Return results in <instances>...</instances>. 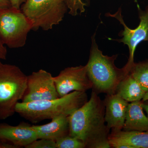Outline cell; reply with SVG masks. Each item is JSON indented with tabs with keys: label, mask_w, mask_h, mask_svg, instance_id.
<instances>
[{
	"label": "cell",
	"mask_w": 148,
	"mask_h": 148,
	"mask_svg": "<svg viewBox=\"0 0 148 148\" xmlns=\"http://www.w3.org/2000/svg\"><path fill=\"white\" fill-rule=\"evenodd\" d=\"M105 115L103 101L92 90L90 99L69 116V135L81 140L86 148H111Z\"/></svg>",
	"instance_id": "cell-1"
},
{
	"label": "cell",
	"mask_w": 148,
	"mask_h": 148,
	"mask_svg": "<svg viewBox=\"0 0 148 148\" xmlns=\"http://www.w3.org/2000/svg\"><path fill=\"white\" fill-rule=\"evenodd\" d=\"M56 148H84L83 142L70 135H66L56 141Z\"/></svg>",
	"instance_id": "cell-17"
},
{
	"label": "cell",
	"mask_w": 148,
	"mask_h": 148,
	"mask_svg": "<svg viewBox=\"0 0 148 148\" xmlns=\"http://www.w3.org/2000/svg\"><path fill=\"white\" fill-rule=\"evenodd\" d=\"M105 119L111 132H119L124 125L128 102L117 93L106 94L104 101Z\"/></svg>",
	"instance_id": "cell-10"
},
{
	"label": "cell",
	"mask_w": 148,
	"mask_h": 148,
	"mask_svg": "<svg viewBox=\"0 0 148 148\" xmlns=\"http://www.w3.org/2000/svg\"><path fill=\"white\" fill-rule=\"evenodd\" d=\"M143 100L128 104L122 130L125 131L148 130V117L144 112Z\"/></svg>",
	"instance_id": "cell-14"
},
{
	"label": "cell",
	"mask_w": 148,
	"mask_h": 148,
	"mask_svg": "<svg viewBox=\"0 0 148 148\" xmlns=\"http://www.w3.org/2000/svg\"><path fill=\"white\" fill-rule=\"evenodd\" d=\"M0 148H15V147L12 145L2 142L0 140Z\"/></svg>",
	"instance_id": "cell-23"
},
{
	"label": "cell",
	"mask_w": 148,
	"mask_h": 148,
	"mask_svg": "<svg viewBox=\"0 0 148 148\" xmlns=\"http://www.w3.org/2000/svg\"><path fill=\"white\" fill-rule=\"evenodd\" d=\"M108 140L111 148H148V130L111 132Z\"/></svg>",
	"instance_id": "cell-12"
},
{
	"label": "cell",
	"mask_w": 148,
	"mask_h": 148,
	"mask_svg": "<svg viewBox=\"0 0 148 148\" xmlns=\"http://www.w3.org/2000/svg\"><path fill=\"white\" fill-rule=\"evenodd\" d=\"M69 14L73 16L83 13L88 0H66Z\"/></svg>",
	"instance_id": "cell-18"
},
{
	"label": "cell",
	"mask_w": 148,
	"mask_h": 148,
	"mask_svg": "<svg viewBox=\"0 0 148 148\" xmlns=\"http://www.w3.org/2000/svg\"><path fill=\"white\" fill-rule=\"evenodd\" d=\"M116 93L127 102H132L143 100L146 92L128 74L119 83Z\"/></svg>",
	"instance_id": "cell-15"
},
{
	"label": "cell",
	"mask_w": 148,
	"mask_h": 148,
	"mask_svg": "<svg viewBox=\"0 0 148 148\" xmlns=\"http://www.w3.org/2000/svg\"><path fill=\"white\" fill-rule=\"evenodd\" d=\"M59 97L50 73L41 69L27 76V88L22 102L53 100Z\"/></svg>",
	"instance_id": "cell-8"
},
{
	"label": "cell",
	"mask_w": 148,
	"mask_h": 148,
	"mask_svg": "<svg viewBox=\"0 0 148 148\" xmlns=\"http://www.w3.org/2000/svg\"><path fill=\"white\" fill-rule=\"evenodd\" d=\"M143 101V109H144V110L145 111L148 117V100Z\"/></svg>",
	"instance_id": "cell-24"
},
{
	"label": "cell",
	"mask_w": 148,
	"mask_h": 148,
	"mask_svg": "<svg viewBox=\"0 0 148 148\" xmlns=\"http://www.w3.org/2000/svg\"><path fill=\"white\" fill-rule=\"evenodd\" d=\"M27 76L18 66L0 61V120L15 113V106L21 100L27 86Z\"/></svg>",
	"instance_id": "cell-4"
},
{
	"label": "cell",
	"mask_w": 148,
	"mask_h": 148,
	"mask_svg": "<svg viewBox=\"0 0 148 148\" xmlns=\"http://www.w3.org/2000/svg\"><path fill=\"white\" fill-rule=\"evenodd\" d=\"M12 7L10 0H0V8Z\"/></svg>",
	"instance_id": "cell-22"
},
{
	"label": "cell",
	"mask_w": 148,
	"mask_h": 148,
	"mask_svg": "<svg viewBox=\"0 0 148 148\" xmlns=\"http://www.w3.org/2000/svg\"><path fill=\"white\" fill-rule=\"evenodd\" d=\"M38 139L32 125L22 122L16 126L0 123V140L15 148L25 147Z\"/></svg>",
	"instance_id": "cell-11"
},
{
	"label": "cell",
	"mask_w": 148,
	"mask_h": 148,
	"mask_svg": "<svg viewBox=\"0 0 148 148\" xmlns=\"http://www.w3.org/2000/svg\"><path fill=\"white\" fill-rule=\"evenodd\" d=\"M69 116H60L52 119L47 124L32 125L38 139H46L55 142L69 135Z\"/></svg>",
	"instance_id": "cell-13"
},
{
	"label": "cell",
	"mask_w": 148,
	"mask_h": 148,
	"mask_svg": "<svg viewBox=\"0 0 148 148\" xmlns=\"http://www.w3.org/2000/svg\"><path fill=\"white\" fill-rule=\"evenodd\" d=\"M95 36L96 33L91 37L90 55L85 66L88 76L92 83V90L97 94H114L119 83L128 74L123 67L119 69L116 66L118 54H103L98 48Z\"/></svg>",
	"instance_id": "cell-2"
},
{
	"label": "cell",
	"mask_w": 148,
	"mask_h": 148,
	"mask_svg": "<svg viewBox=\"0 0 148 148\" xmlns=\"http://www.w3.org/2000/svg\"><path fill=\"white\" fill-rule=\"evenodd\" d=\"M7 54V51L6 48L0 39V61L1 60H5L6 58Z\"/></svg>",
	"instance_id": "cell-20"
},
{
	"label": "cell",
	"mask_w": 148,
	"mask_h": 148,
	"mask_svg": "<svg viewBox=\"0 0 148 148\" xmlns=\"http://www.w3.org/2000/svg\"><path fill=\"white\" fill-rule=\"evenodd\" d=\"M145 92L148 91V59L134 63L129 73Z\"/></svg>",
	"instance_id": "cell-16"
},
{
	"label": "cell",
	"mask_w": 148,
	"mask_h": 148,
	"mask_svg": "<svg viewBox=\"0 0 148 148\" xmlns=\"http://www.w3.org/2000/svg\"><path fill=\"white\" fill-rule=\"evenodd\" d=\"M88 101L86 92L75 91L53 100L18 102L15 106V112L31 122L36 123L60 116H69Z\"/></svg>",
	"instance_id": "cell-3"
},
{
	"label": "cell",
	"mask_w": 148,
	"mask_h": 148,
	"mask_svg": "<svg viewBox=\"0 0 148 148\" xmlns=\"http://www.w3.org/2000/svg\"><path fill=\"white\" fill-rule=\"evenodd\" d=\"M10 1L12 7L17 9H20L21 5L26 1V0H10Z\"/></svg>",
	"instance_id": "cell-21"
},
{
	"label": "cell",
	"mask_w": 148,
	"mask_h": 148,
	"mask_svg": "<svg viewBox=\"0 0 148 148\" xmlns=\"http://www.w3.org/2000/svg\"><path fill=\"white\" fill-rule=\"evenodd\" d=\"M53 80L59 97L75 91L86 92L92 88L85 66L66 68Z\"/></svg>",
	"instance_id": "cell-9"
},
{
	"label": "cell",
	"mask_w": 148,
	"mask_h": 148,
	"mask_svg": "<svg viewBox=\"0 0 148 148\" xmlns=\"http://www.w3.org/2000/svg\"><path fill=\"white\" fill-rule=\"evenodd\" d=\"M32 30V24L20 9L0 8V39L10 48L23 47Z\"/></svg>",
	"instance_id": "cell-6"
},
{
	"label": "cell",
	"mask_w": 148,
	"mask_h": 148,
	"mask_svg": "<svg viewBox=\"0 0 148 148\" xmlns=\"http://www.w3.org/2000/svg\"><path fill=\"white\" fill-rule=\"evenodd\" d=\"M26 148H56L55 141L46 139H38L25 147Z\"/></svg>",
	"instance_id": "cell-19"
},
{
	"label": "cell",
	"mask_w": 148,
	"mask_h": 148,
	"mask_svg": "<svg viewBox=\"0 0 148 148\" xmlns=\"http://www.w3.org/2000/svg\"><path fill=\"white\" fill-rule=\"evenodd\" d=\"M20 10L32 24V30L48 31L60 24L68 8L66 0H26Z\"/></svg>",
	"instance_id": "cell-5"
},
{
	"label": "cell",
	"mask_w": 148,
	"mask_h": 148,
	"mask_svg": "<svg viewBox=\"0 0 148 148\" xmlns=\"http://www.w3.org/2000/svg\"><path fill=\"white\" fill-rule=\"evenodd\" d=\"M138 16L140 23L137 28L131 29L128 27L123 20L121 8H119L116 12L106 14V16L116 18L123 27V30L119 35L122 37L121 39L115 40L119 42L123 43L129 49V55L127 63L123 67L127 73H129L134 61V56L136 48L138 45L143 41H148V5L145 10L140 8L137 4Z\"/></svg>",
	"instance_id": "cell-7"
},
{
	"label": "cell",
	"mask_w": 148,
	"mask_h": 148,
	"mask_svg": "<svg viewBox=\"0 0 148 148\" xmlns=\"http://www.w3.org/2000/svg\"><path fill=\"white\" fill-rule=\"evenodd\" d=\"M148 100V91L146 92L145 95L144 96V98L143 99V101H145Z\"/></svg>",
	"instance_id": "cell-25"
}]
</instances>
